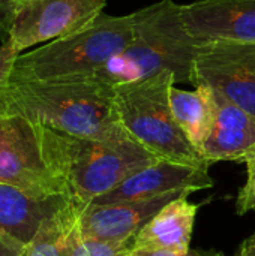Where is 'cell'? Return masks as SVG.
Here are the masks:
<instances>
[{"label":"cell","instance_id":"6da1fadb","mask_svg":"<svg viewBox=\"0 0 255 256\" xmlns=\"http://www.w3.org/2000/svg\"><path fill=\"white\" fill-rule=\"evenodd\" d=\"M5 114H18L78 138L129 136L116 110L114 86L90 78L8 80L0 88V116Z\"/></svg>","mask_w":255,"mask_h":256},{"label":"cell","instance_id":"7a4b0ae2","mask_svg":"<svg viewBox=\"0 0 255 256\" xmlns=\"http://www.w3.org/2000/svg\"><path fill=\"white\" fill-rule=\"evenodd\" d=\"M36 124V123H35ZM45 162L71 201L87 206L134 172L159 160L131 135L89 140L36 124Z\"/></svg>","mask_w":255,"mask_h":256},{"label":"cell","instance_id":"3957f363","mask_svg":"<svg viewBox=\"0 0 255 256\" xmlns=\"http://www.w3.org/2000/svg\"><path fill=\"white\" fill-rule=\"evenodd\" d=\"M135 16L131 44L104 66L83 78L116 86L170 70L176 75V82H189L198 44L183 27L180 4L174 0H159L135 10Z\"/></svg>","mask_w":255,"mask_h":256},{"label":"cell","instance_id":"277c9868","mask_svg":"<svg viewBox=\"0 0 255 256\" xmlns=\"http://www.w3.org/2000/svg\"><path fill=\"white\" fill-rule=\"evenodd\" d=\"M135 21V12L120 16L102 12L68 36L20 52L9 80L44 81L87 76L131 44Z\"/></svg>","mask_w":255,"mask_h":256},{"label":"cell","instance_id":"5b68a950","mask_svg":"<svg viewBox=\"0 0 255 256\" xmlns=\"http://www.w3.org/2000/svg\"><path fill=\"white\" fill-rule=\"evenodd\" d=\"M176 75L162 70L144 80L114 86V104L125 130L143 147L180 164L210 166L174 120L170 93Z\"/></svg>","mask_w":255,"mask_h":256},{"label":"cell","instance_id":"8992f818","mask_svg":"<svg viewBox=\"0 0 255 256\" xmlns=\"http://www.w3.org/2000/svg\"><path fill=\"white\" fill-rule=\"evenodd\" d=\"M0 183L36 198L66 195L45 162L36 124L18 114L0 116Z\"/></svg>","mask_w":255,"mask_h":256},{"label":"cell","instance_id":"52a82bcc","mask_svg":"<svg viewBox=\"0 0 255 256\" xmlns=\"http://www.w3.org/2000/svg\"><path fill=\"white\" fill-rule=\"evenodd\" d=\"M189 82L219 92L255 117V42L198 44Z\"/></svg>","mask_w":255,"mask_h":256},{"label":"cell","instance_id":"ba28073f","mask_svg":"<svg viewBox=\"0 0 255 256\" xmlns=\"http://www.w3.org/2000/svg\"><path fill=\"white\" fill-rule=\"evenodd\" d=\"M107 0H29L17 14L9 42L18 52L68 36L104 12Z\"/></svg>","mask_w":255,"mask_h":256},{"label":"cell","instance_id":"9c48e42d","mask_svg":"<svg viewBox=\"0 0 255 256\" xmlns=\"http://www.w3.org/2000/svg\"><path fill=\"white\" fill-rule=\"evenodd\" d=\"M180 18L197 44L255 42V0H194L180 4Z\"/></svg>","mask_w":255,"mask_h":256},{"label":"cell","instance_id":"30bf717a","mask_svg":"<svg viewBox=\"0 0 255 256\" xmlns=\"http://www.w3.org/2000/svg\"><path fill=\"white\" fill-rule=\"evenodd\" d=\"M213 180L209 176V166H198L189 164L159 159L152 165L134 172L117 184L113 190L95 198L89 204H114L123 201H135L153 198L179 189H189L192 192L209 189Z\"/></svg>","mask_w":255,"mask_h":256},{"label":"cell","instance_id":"8fae6325","mask_svg":"<svg viewBox=\"0 0 255 256\" xmlns=\"http://www.w3.org/2000/svg\"><path fill=\"white\" fill-rule=\"evenodd\" d=\"M192 190L179 189L153 198L114 204H87L81 210L80 231L105 242H131L138 231L170 201L188 196Z\"/></svg>","mask_w":255,"mask_h":256},{"label":"cell","instance_id":"7c38bea8","mask_svg":"<svg viewBox=\"0 0 255 256\" xmlns=\"http://www.w3.org/2000/svg\"><path fill=\"white\" fill-rule=\"evenodd\" d=\"M210 92L213 122L200 153L209 164L245 160L255 150V117L219 92L212 88Z\"/></svg>","mask_w":255,"mask_h":256},{"label":"cell","instance_id":"4fadbf2b","mask_svg":"<svg viewBox=\"0 0 255 256\" xmlns=\"http://www.w3.org/2000/svg\"><path fill=\"white\" fill-rule=\"evenodd\" d=\"M69 201L66 195L36 198L15 186L0 183V231L27 246L42 224Z\"/></svg>","mask_w":255,"mask_h":256},{"label":"cell","instance_id":"5bb4252c","mask_svg":"<svg viewBox=\"0 0 255 256\" xmlns=\"http://www.w3.org/2000/svg\"><path fill=\"white\" fill-rule=\"evenodd\" d=\"M198 206L180 196L165 204L134 237V250L188 252Z\"/></svg>","mask_w":255,"mask_h":256},{"label":"cell","instance_id":"9a60e30c","mask_svg":"<svg viewBox=\"0 0 255 256\" xmlns=\"http://www.w3.org/2000/svg\"><path fill=\"white\" fill-rule=\"evenodd\" d=\"M170 105L174 120L200 152L207 138L213 122L212 92L209 87H195V90H180L176 86L170 93Z\"/></svg>","mask_w":255,"mask_h":256},{"label":"cell","instance_id":"2e32d148","mask_svg":"<svg viewBox=\"0 0 255 256\" xmlns=\"http://www.w3.org/2000/svg\"><path fill=\"white\" fill-rule=\"evenodd\" d=\"M84 206L69 201L60 212L47 219L23 256H68V246Z\"/></svg>","mask_w":255,"mask_h":256},{"label":"cell","instance_id":"e0dca14e","mask_svg":"<svg viewBox=\"0 0 255 256\" xmlns=\"http://www.w3.org/2000/svg\"><path fill=\"white\" fill-rule=\"evenodd\" d=\"M131 252L132 240L105 242L87 237L80 231V222L74 230L68 246V256H129Z\"/></svg>","mask_w":255,"mask_h":256},{"label":"cell","instance_id":"ac0fdd59","mask_svg":"<svg viewBox=\"0 0 255 256\" xmlns=\"http://www.w3.org/2000/svg\"><path fill=\"white\" fill-rule=\"evenodd\" d=\"M29 0H0V40L6 42L9 39V32L18 10Z\"/></svg>","mask_w":255,"mask_h":256},{"label":"cell","instance_id":"d6986e66","mask_svg":"<svg viewBox=\"0 0 255 256\" xmlns=\"http://www.w3.org/2000/svg\"><path fill=\"white\" fill-rule=\"evenodd\" d=\"M18 54L20 52L15 50V46L9 40L2 44V46H0V88L9 80Z\"/></svg>","mask_w":255,"mask_h":256},{"label":"cell","instance_id":"ffe728a7","mask_svg":"<svg viewBox=\"0 0 255 256\" xmlns=\"http://www.w3.org/2000/svg\"><path fill=\"white\" fill-rule=\"evenodd\" d=\"M237 213L246 214L248 212H255V177L248 176V180L243 188H240L237 195Z\"/></svg>","mask_w":255,"mask_h":256},{"label":"cell","instance_id":"44dd1931","mask_svg":"<svg viewBox=\"0 0 255 256\" xmlns=\"http://www.w3.org/2000/svg\"><path fill=\"white\" fill-rule=\"evenodd\" d=\"M26 246L0 231V256H23Z\"/></svg>","mask_w":255,"mask_h":256},{"label":"cell","instance_id":"7402d4cb","mask_svg":"<svg viewBox=\"0 0 255 256\" xmlns=\"http://www.w3.org/2000/svg\"><path fill=\"white\" fill-rule=\"evenodd\" d=\"M129 256H207L197 250L188 252H173V250H134Z\"/></svg>","mask_w":255,"mask_h":256},{"label":"cell","instance_id":"603a6c76","mask_svg":"<svg viewBox=\"0 0 255 256\" xmlns=\"http://www.w3.org/2000/svg\"><path fill=\"white\" fill-rule=\"evenodd\" d=\"M239 256H255V236L246 238V240L242 243Z\"/></svg>","mask_w":255,"mask_h":256},{"label":"cell","instance_id":"cb8c5ba5","mask_svg":"<svg viewBox=\"0 0 255 256\" xmlns=\"http://www.w3.org/2000/svg\"><path fill=\"white\" fill-rule=\"evenodd\" d=\"M245 164H246L248 176H254L255 177V150L245 159Z\"/></svg>","mask_w":255,"mask_h":256}]
</instances>
